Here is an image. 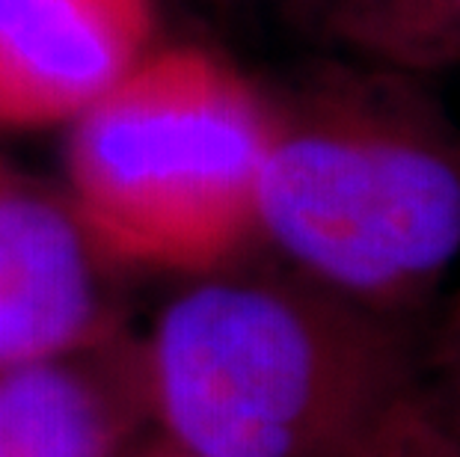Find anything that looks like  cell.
<instances>
[{
    "instance_id": "11",
    "label": "cell",
    "mask_w": 460,
    "mask_h": 457,
    "mask_svg": "<svg viewBox=\"0 0 460 457\" xmlns=\"http://www.w3.org/2000/svg\"><path fill=\"white\" fill-rule=\"evenodd\" d=\"M357 0H327V6H330V24H336V18L341 13H348L350 6H354Z\"/></svg>"
},
{
    "instance_id": "1",
    "label": "cell",
    "mask_w": 460,
    "mask_h": 457,
    "mask_svg": "<svg viewBox=\"0 0 460 457\" xmlns=\"http://www.w3.org/2000/svg\"><path fill=\"white\" fill-rule=\"evenodd\" d=\"M143 359L155 431L197 457H404L425 416L422 347L398 315L297 270L199 277Z\"/></svg>"
},
{
    "instance_id": "2",
    "label": "cell",
    "mask_w": 460,
    "mask_h": 457,
    "mask_svg": "<svg viewBox=\"0 0 460 457\" xmlns=\"http://www.w3.org/2000/svg\"><path fill=\"white\" fill-rule=\"evenodd\" d=\"M270 116L259 238L377 312L425 297L460 256L457 128L395 81L327 83Z\"/></svg>"
},
{
    "instance_id": "3",
    "label": "cell",
    "mask_w": 460,
    "mask_h": 457,
    "mask_svg": "<svg viewBox=\"0 0 460 457\" xmlns=\"http://www.w3.org/2000/svg\"><path fill=\"white\" fill-rule=\"evenodd\" d=\"M270 104L202 48L146 54L75 119L68 202L116 265L208 277L259 238Z\"/></svg>"
},
{
    "instance_id": "5",
    "label": "cell",
    "mask_w": 460,
    "mask_h": 457,
    "mask_svg": "<svg viewBox=\"0 0 460 457\" xmlns=\"http://www.w3.org/2000/svg\"><path fill=\"white\" fill-rule=\"evenodd\" d=\"M152 0H0V128L77 119L146 57Z\"/></svg>"
},
{
    "instance_id": "7",
    "label": "cell",
    "mask_w": 460,
    "mask_h": 457,
    "mask_svg": "<svg viewBox=\"0 0 460 457\" xmlns=\"http://www.w3.org/2000/svg\"><path fill=\"white\" fill-rule=\"evenodd\" d=\"M332 27L398 72L460 63V0H357Z\"/></svg>"
},
{
    "instance_id": "10",
    "label": "cell",
    "mask_w": 460,
    "mask_h": 457,
    "mask_svg": "<svg viewBox=\"0 0 460 457\" xmlns=\"http://www.w3.org/2000/svg\"><path fill=\"white\" fill-rule=\"evenodd\" d=\"M122 457H197V454L184 452L181 445H175L172 440H166V436L158 431V434L140 436V440H137Z\"/></svg>"
},
{
    "instance_id": "12",
    "label": "cell",
    "mask_w": 460,
    "mask_h": 457,
    "mask_svg": "<svg viewBox=\"0 0 460 457\" xmlns=\"http://www.w3.org/2000/svg\"><path fill=\"white\" fill-rule=\"evenodd\" d=\"M9 172H13V170H9V167H6V163H0V179H6V176H9Z\"/></svg>"
},
{
    "instance_id": "9",
    "label": "cell",
    "mask_w": 460,
    "mask_h": 457,
    "mask_svg": "<svg viewBox=\"0 0 460 457\" xmlns=\"http://www.w3.org/2000/svg\"><path fill=\"white\" fill-rule=\"evenodd\" d=\"M404 457H460V449H455V445L430 425L428 416H422V422H419Z\"/></svg>"
},
{
    "instance_id": "8",
    "label": "cell",
    "mask_w": 460,
    "mask_h": 457,
    "mask_svg": "<svg viewBox=\"0 0 460 457\" xmlns=\"http://www.w3.org/2000/svg\"><path fill=\"white\" fill-rule=\"evenodd\" d=\"M425 416L460 449V309L443 324L434 345L422 351Z\"/></svg>"
},
{
    "instance_id": "4",
    "label": "cell",
    "mask_w": 460,
    "mask_h": 457,
    "mask_svg": "<svg viewBox=\"0 0 460 457\" xmlns=\"http://www.w3.org/2000/svg\"><path fill=\"white\" fill-rule=\"evenodd\" d=\"M68 197L0 179V368L81 351L119 333L113 270Z\"/></svg>"
},
{
    "instance_id": "6",
    "label": "cell",
    "mask_w": 460,
    "mask_h": 457,
    "mask_svg": "<svg viewBox=\"0 0 460 457\" xmlns=\"http://www.w3.org/2000/svg\"><path fill=\"white\" fill-rule=\"evenodd\" d=\"M152 425L143 338L128 330L0 368V457H122Z\"/></svg>"
}]
</instances>
